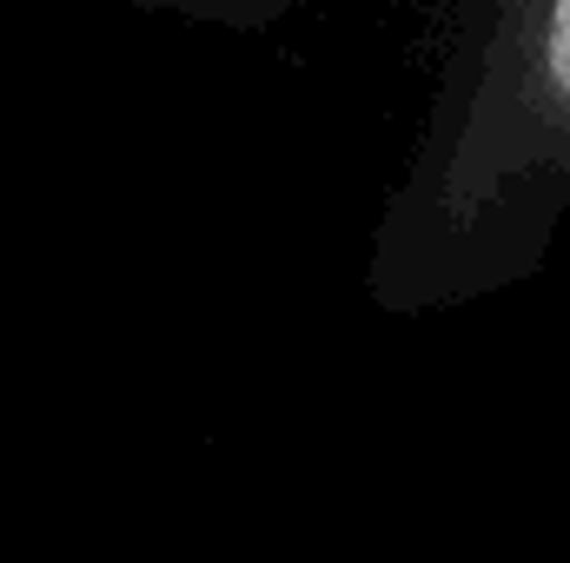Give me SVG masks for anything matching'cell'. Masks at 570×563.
Masks as SVG:
<instances>
[{"mask_svg": "<svg viewBox=\"0 0 570 563\" xmlns=\"http://www.w3.org/2000/svg\"><path fill=\"white\" fill-rule=\"evenodd\" d=\"M504 166L524 213L570 206V0H518Z\"/></svg>", "mask_w": 570, "mask_h": 563, "instance_id": "obj_1", "label": "cell"}]
</instances>
